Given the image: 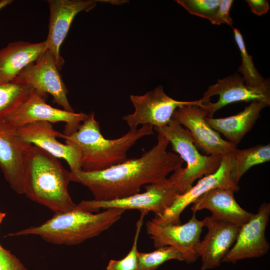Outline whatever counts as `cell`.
Returning <instances> with one entry per match:
<instances>
[{"mask_svg": "<svg viewBox=\"0 0 270 270\" xmlns=\"http://www.w3.org/2000/svg\"><path fill=\"white\" fill-rule=\"evenodd\" d=\"M70 171L58 159L32 145L27 154L24 166L23 194L54 213L76 209L68 191Z\"/></svg>", "mask_w": 270, "mask_h": 270, "instance_id": "3957f363", "label": "cell"}, {"mask_svg": "<svg viewBox=\"0 0 270 270\" xmlns=\"http://www.w3.org/2000/svg\"><path fill=\"white\" fill-rule=\"evenodd\" d=\"M22 79L16 77L12 81L0 84V119L16 110L33 90Z\"/></svg>", "mask_w": 270, "mask_h": 270, "instance_id": "603a6c76", "label": "cell"}, {"mask_svg": "<svg viewBox=\"0 0 270 270\" xmlns=\"http://www.w3.org/2000/svg\"><path fill=\"white\" fill-rule=\"evenodd\" d=\"M146 190L123 198L111 200H83L78 206L93 212L100 209L118 208L124 210H136L140 212L154 213L156 216L162 215L173 204L180 194L178 190L168 178L145 186Z\"/></svg>", "mask_w": 270, "mask_h": 270, "instance_id": "8992f818", "label": "cell"}, {"mask_svg": "<svg viewBox=\"0 0 270 270\" xmlns=\"http://www.w3.org/2000/svg\"><path fill=\"white\" fill-rule=\"evenodd\" d=\"M6 214L5 213L2 212L0 210V225L1 223L2 222L4 218L6 216Z\"/></svg>", "mask_w": 270, "mask_h": 270, "instance_id": "1f68e13d", "label": "cell"}, {"mask_svg": "<svg viewBox=\"0 0 270 270\" xmlns=\"http://www.w3.org/2000/svg\"><path fill=\"white\" fill-rule=\"evenodd\" d=\"M153 126L144 125L132 128L121 137L108 139L100 132L99 122L94 112L88 115L72 134H64L66 144L78 148L80 152L82 170L100 171L126 160L128 151L142 138L154 134Z\"/></svg>", "mask_w": 270, "mask_h": 270, "instance_id": "7a4b0ae2", "label": "cell"}, {"mask_svg": "<svg viewBox=\"0 0 270 270\" xmlns=\"http://www.w3.org/2000/svg\"><path fill=\"white\" fill-rule=\"evenodd\" d=\"M208 232L204 239L196 246V252L202 260L200 270L218 267L224 256L234 243L240 226L213 216L204 220Z\"/></svg>", "mask_w": 270, "mask_h": 270, "instance_id": "2e32d148", "label": "cell"}, {"mask_svg": "<svg viewBox=\"0 0 270 270\" xmlns=\"http://www.w3.org/2000/svg\"><path fill=\"white\" fill-rule=\"evenodd\" d=\"M13 0H0V12L13 2Z\"/></svg>", "mask_w": 270, "mask_h": 270, "instance_id": "4dcf8cb0", "label": "cell"}, {"mask_svg": "<svg viewBox=\"0 0 270 270\" xmlns=\"http://www.w3.org/2000/svg\"><path fill=\"white\" fill-rule=\"evenodd\" d=\"M270 216V204L264 202L258 212L240 226L236 241L224 256L222 262L235 263L238 260L262 256L268 253L270 244L265 232Z\"/></svg>", "mask_w": 270, "mask_h": 270, "instance_id": "4fadbf2b", "label": "cell"}, {"mask_svg": "<svg viewBox=\"0 0 270 270\" xmlns=\"http://www.w3.org/2000/svg\"><path fill=\"white\" fill-rule=\"evenodd\" d=\"M193 213L186 223L182 224H158L148 220L146 224V232L153 240L156 248L171 246L178 250L184 256V260L191 264L198 258L196 246L204 227L203 220H198Z\"/></svg>", "mask_w": 270, "mask_h": 270, "instance_id": "30bf717a", "label": "cell"}, {"mask_svg": "<svg viewBox=\"0 0 270 270\" xmlns=\"http://www.w3.org/2000/svg\"><path fill=\"white\" fill-rule=\"evenodd\" d=\"M95 0H49L48 32L45 40L46 49L52 56L60 70L64 60L60 56V47L66 38L75 16L80 12L94 8Z\"/></svg>", "mask_w": 270, "mask_h": 270, "instance_id": "e0dca14e", "label": "cell"}, {"mask_svg": "<svg viewBox=\"0 0 270 270\" xmlns=\"http://www.w3.org/2000/svg\"><path fill=\"white\" fill-rule=\"evenodd\" d=\"M146 212H140V216L136 223V230L132 246L126 256L120 260H111L106 266V270H137L138 242L144 222Z\"/></svg>", "mask_w": 270, "mask_h": 270, "instance_id": "484cf974", "label": "cell"}, {"mask_svg": "<svg viewBox=\"0 0 270 270\" xmlns=\"http://www.w3.org/2000/svg\"><path fill=\"white\" fill-rule=\"evenodd\" d=\"M268 106L264 102L254 101L236 115L222 118L206 117L205 120L214 130L223 134L226 140L237 146L254 126L262 110Z\"/></svg>", "mask_w": 270, "mask_h": 270, "instance_id": "44dd1931", "label": "cell"}, {"mask_svg": "<svg viewBox=\"0 0 270 270\" xmlns=\"http://www.w3.org/2000/svg\"><path fill=\"white\" fill-rule=\"evenodd\" d=\"M233 2L232 0H220L218 9L210 21L211 24L216 25L226 24L232 26L233 22L230 15V11Z\"/></svg>", "mask_w": 270, "mask_h": 270, "instance_id": "f1b7e54d", "label": "cell"}, {"mask_svg": "<svg viewBox=\"0 0 270 270\" xmlns=\"http://www.w3.org/2000/svg\"><path fill=\"white\" fill-rule=\"evenodd\" d=\"M46 49L44 41H16L0 49V84L12 81L27 66L34 62Z\"/></svg>", "mask_w": 270, "mask_h": 270, "instance_id": "ffe728a7", "label": "cell"}, {"mask_svg": "<svg viewBox=\"0 0 270 270\" xmlns=\"http://www.w3.org/2000/svg\"><path fill=\"white\" fill-rule=\"evenodd\" d=\"M46 94L33 90L26 100L4 118L18 128L35 122L66 124L64 134L69 136L78 130L87 114L76 113L52 106L46 102Z\"/></svg>", "mask_w": 270, "mask_h": 270, "instance_id": "ba28073f", "label": "cell"}, {"mask_svg": "<svg viewBox=\"0 0 270 270\" xmlns=\"http://www.w3.org/2000/svg\"><path fill=\"white\" fill-rule=\"evenodd\" d=\"M124 212L121 208H108L93 214L78 206L71 211L54 213L42 224L10 234L8 236L34 235L54 244H78L109 228Z\"/></svg>", "mask_w": 270, "mask_h": 270, "instance_id": "277c9868", "label": "cell"}, {"mask_svg": "<svg viewBox=\"0 0 270 270\" xmlns=\"http://www.w3.org/2000/svg\"><path fill=\"white\" fill-rule=\"evenodd\" d=\"M202 98L206 103L201 106L207 112V118H213L214 114L224 106L240 102L260 101L270 105V82L256 88L248 86L243 78L237 74L219 79L210 86Z\"/></svg>", "mask_w": 270, "mask_h": 270, "instance_id": "9c48e42d", "label": "cell"}, {"mask_svg": "<svg viewBox=\"0 0 270 270\" xmlns=\"http://www.w3.org/2000/svg\"><path fill=\"white\" fill-rule=\"evenodd\" d=\"M233 31L234 40L242 58V63L238 71L242 74L246 84L252 88L264 86L270 82V80L264 79L258 72L254 65L252 56L247 52L243 36L240 30L233 28Z\"/></svg>", "mask_w": 270, "mask_h": 270, "instance_id": "cb8c5ba5", "label": "cell"}, {"mask_svg": "<svg viewBox=\"0 0 270 270\" xmlns=\"http://www.w3.org/2000/svg\"><path fill=\"white\" fill-rule=\"evenodd\" d=\"M0 270H28L20 260L0 244Z\"/></svg>", "mask_w": 270, "mask_h": 270, "instance_id": "83f0119b", "label": "cell"}, {"mask_svg": "<svg viewBox=\"0 0 270 270\" xmlns=\"http://www.w3.org/2000/svg\"><path fill=\"white\" fill-rule=\"evenodd\" d=\"M252 12L258 16L266 14L270 9V5L266 0H247Z\"/></svg>", "mask_w": 270, "mask_h": 270, "instance_id": "f546056e", "label": "cell"}, {"mask_svg": "<svg viewBox=\"0 0 270 270\" xmlns=\"http://www.w3.org/2000/svg\"><path fill=\"white\" fill-rule=\"evenodd\" d=\"M230 154L222 156L220 164L215 172L205 176L199 180L196 184L179 194L172 206L162 215L154 216L150 220L158 224H181L180 214L183 210L208 191L216 188H224L238 192L240 188L233 183L230 176Z\"/></svg>", "mask_w": 270, "mask_h": 270, "instance_id": "9a60e30c", "label": "cell"}, {"mask_svg": "<svg viewBox=\"0 0 270 270\" xmlns=\"http://www.w3.org/2000/svg\"><path fill=\"white\" fill-rule=\"evenodd\" d=\"M59 69L52 54L46 49L34 62L24 68L18 77L36 91L52 96V102L63 109L73 112L68 99V89L59 72Z\"/></svg>", "mask_w": 270, "mask_h": 270, "instance_id": "5bb4252c", "label": "cell"}, {"mask_svg": "<svg viewBox=\"0 0 270 270\" xmlns=\"http://www.w3.org/2000/svg\"><path fill=\"white\" fill-rule=\"evenodd\" d=\"M17 131L23 142L36 146L58 158L66 160L70 172L82 170L80 150L59 142L56 138H62L64 134L56 131L51 123L44 121L35 122L18 128Z\"/></svg>", "mask_w": 270, "mask_h": 270, "instance_id": "ac0fdd59", "label": "cell"}, {"mask_svg": "<svg viewBox=\"0 0 270 270\" xmlns=\"http://www.w3.org/2000/svg\"><path fill=\"white\" fill-rule=\"evenodd\" d=\"M172 260H184L183 254L171 246L160 247L150 252H138L137 270H156L164 262Z\"/></svg>", "mask_w": 270, "mask_h": 270, "instance_id": "d4e9b609", "label": "cell"}, {"mask_svg": "<svg viewBox=\"0 0 270 270\" xmlns=\"http://www.w3.org/2000/svg\"><path fill=\"white\" fill-rule=\"evenodd\" d=\"M206 110L195 104L184 105L174 111L172 118L190 132L194 142L206 155L224 156L236 146L222 138L206 122Z\"/></svg>", "mask_w": 270, "mask_h": 270, "instance_id": "8fae6325", "label": "cell"}, {"mask_svg": "<svg viewBox=\"0 0 270 270\" xmlns=\"http://www.w3.org/2000/svg\"><path fill=\"white\" fill-rule=\"evenodd\" d=\"M189 13L210 21L215 14L220 0H176Z\"/></svg>", "mask_w": 270, "mask_h": 270, "instance_id": "4316f807", "label": "cell"}, {"mask_svg": "<svg viewBox=\"0 0 270 270\" xmlns=\"http://www.w3.org/2000/svg\"><path fill=\"white\" fill-rule=\"evenodd\" d=\"M230 176L238 185L242 176L252 166L269 162L270 145L258 144L244 150L234 148L230 154Z\"/></svg>", "mask_w": 270, "mask_h": 270, "instance_id": "7402d4cb", "label": "cell"}, {"mask_svg": "<svg viewBox=\"0 0 270 270\" xmlns=\"http://www.w3.org/2000/svg\"><path fill=\"white\" fill-rule=\"evenodd\" d=\"M17 128L6 118L0 119V170L12 190L22 194L25 161L32 144L21 140Z\"/></svg>", "mask_w": 270, "mask_h": 270, "instance_id": "7c38bea8", "label": "cell"}, {"mask_svg": "<svg viewBox=\"0 0 270 270\" xmlns=\"http://www.w3.org/2000/svg\"><path fill=\"white\" fill-rule=\"evenodd\" d=\"M134 108V112L123 118L132 128H137L140 125H150L154 128L166 126L171 120L177 108L184 105L195 104L202 106L204 100L194 101H180L173 99L164 92L159 85L143 95L130 96Z\"/></svg>", "mask_w": 270, "mask_h": 270, "instance_id": "52a82bcc", "label": "cell"}, {"mask_svg": "<svg viewBox=\"0 0 270 270\" xmlns=\"http://www.w3.org/2000/svg\"><path fill=\"white\" fill-rule=\"evenodd\" d=\"M154 129L168 140L173 150L186 162V168L175 170L168 178L180 194L190 188L196 180L212 173L220 166L223 156L200 154L189 131L173 118L166 126Z\"/></svg>", "mask_w": 270, "mask_h": 270, "instance_id": "5b68a950", "label": "cell"}, {"mask_svg": "<svg viewBox=\"0 0 270 270\" xmlns=\"http://www.w3.org/2000/svg\"><path fill=\"white\" fill-rule=\"evenodd\" d=\"M168 140L158 134L157 142L137 158L96 172L70 171V181L88 188L94 200H111L140 192L144 184L162 181L182 168L184 161L167 151Z\"/></svg>", "mask_w": 270, "mask_h": 270, "instance_id": "6da1fadb", "label": "cell"}, {"mask_svg": "<svg viewBox=\"0 0 270 270\" xmlns=\"http://www.w3.org/2000/svg\"><path fill=\"white\" fill-rule=\"evenodd\" d=\"M234 192L231 189H212L196 199L192 204L193 213L206 209L212 216L222 220L242 226L252 216L253 213L243 209L234 197Z\"/></svg>", "mask_w": 270, "mask_h": 270, "instance_id": "d6986e66", "label": "cell"}]
</instances>
